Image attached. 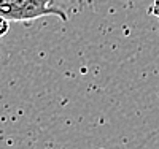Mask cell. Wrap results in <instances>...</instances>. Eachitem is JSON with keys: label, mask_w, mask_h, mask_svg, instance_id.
Segmentation results:
<instances>
[{"label": "cell", "mask_w": 159, "mask_h": 149, "mask_svg": "<svg viewBox=\"0 0 159 149\" xmlns=\"http://www.w3.org/2000/svg\"><path fill=\"white\" fill-rule=\"evenodd\" d=\"M62 2H70V5H73V2H83V0H52V3L59 8H62Z\"/></svg>", "instance_id": "4"}, {"label": "cell", "mask_w": 159, "mask_h": 149, "mask_svg": "<svg viewBox=\"0 0 159 149\" xmlns=\"http://www.w3.org/2000/svg\"><path fill=\"white\" fill-rule=\"evenodd\" d=\"M0 46H2V45H0Z\"/></svg>", "instance_id": "6"}, {"label": "cell", "mask_w": 159, "mask_h": 149, "mask_svg": "<svg viewBox=\"0 0 159 149\" xmlns=\"http://www.w3.org/2000/svg\"><path fill=\"white\" fill-rule=\"evenodd\" d=\"M11 2H16V0H0V5H3V3H11Z\"/></svg>", "instance_id": "5"}, {"label": "cell", "mask_w": 159, "mask_h": 149, "mask_svg": "<svg viewBox=\"0 0 159 149\" xmlns=\"http://www.w3.org/2000/svg\"><path fill=\"white\" fill-rule=\"evenodd\" d=\"M150 13H153L154 16H157V18H159V0H154L153 7L150 8Z\"/></svg>", "instance_id": "3"}, {"label": "cell", "mask_w": 159, "mask_h": 149, "mask_svg": "<svg viewBox=\"0 0 159 149\" xmlns=\"http://www.w3.org/2000/svg\"><path fill=\"white\" fill-rule=\"evenodd\" d=\"M10 32V21L3 16H0V38H3Z\"/></svg>", "instance_id": "2"}, {"label": "cell", "mask_w": 159, "mask_h": 149, "mask_svg": "<svg viewBox=\"0 0 159 149\" xmlns=\"http://www.w3.org/2000/svg\"><path fill=\"white\" fill-rule=\"evenodd\" d=\"M54 15L62 21H69V13L56 7L52 0H16L0 5V16L8 21H29L42 16Z\"/></svg>", "instance_id": "1"}]
</instances>
